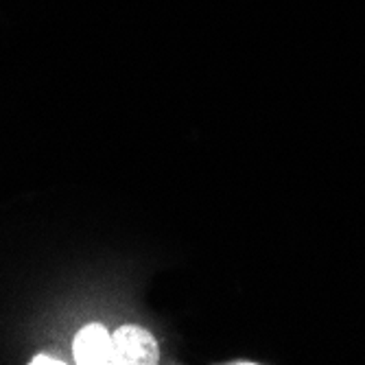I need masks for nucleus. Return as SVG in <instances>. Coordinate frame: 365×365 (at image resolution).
Here are the masks:
<instances>
[{"label":"nucleus","instance_id":"nucleus-1","mask_svg":"<svg viewBox=\"0 0 365 365\" xmlns=\"http://www.w3.org/2000/svg\"><path fill=\"white\" fill-rule=\"evenodd\" d=\"M160 359L155 339L138 326H120L112 335V363L153 365Z\"/></svg>","mask_w":365,"mask_h":365},{"label":"nucleus","instance_id":"nucleus-2","mask_svg":"<svg viewBox=\"0 0 365 365\" xmlns=\"http://www.w3.org/2000/svg\"><path fill=\"white\" fill-rule=\"evenodd\" d=\"M77 363L83 365H106L112 363V337L98 324L86 326L79 330L73 346Z\"/></svg>","mask_w":365,"mask_h":365},{"label":"nucleus","instance_id":"nucleus-3","mask_svg":"<svg viewBox=\"0 0 365 365\" xmlns=\"http://www.w3.org/2000/svg\"><path fill=\"white\" fill-rule=\"evenodd\" d=\"M31 363H33V365H44V363H51V365H59L61 361H59V359H55V356H46V354H40V356H33V359H31Z\"/></svg>","mask_w":365,"mask_h":365}]
</instances>
